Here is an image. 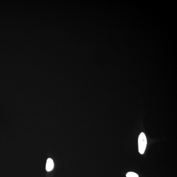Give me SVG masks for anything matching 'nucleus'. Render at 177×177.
<instances>
[{"label":"nucleus","instance_id":"2","mask_svg":"<svg viewBox=\"0 0 177 177\" xmlns=\"http://www.w3.org/2000/svg\"><path fill=\"white\" fill-rule=\"evenodd\" d=\"M54 167V163L53 160L50 158H48L46 164V170L48 172H49L53 169Z\"/></svg>","mask_w":177,"mask_h":177},{"label":"nucleus","instance_id":"3","mask_svg":"<svg viewBox=\"0 0 177 177\" xmlns=\"http://www.w3.org/2000/svg\"><path fill=\"white\" fill-rule=\"evenodd\" d=\"M126 176L127 177H139L137 174L133 172L128 173Z\"/></svg>","mask_w":177,"mask_h":177},{"label":"nucleus","instance_id":"1","mask_svg":"<svg viewBox=\"0 0 177 177\" xmlns=\"http://www.w3.org/2000/svg\"><path fill=\"white\" fill-rule=\"evenodd\" d=\"M147 144V138L143 133L139 135L138 140V150L141 154H143L145 150Z\"/></svg>","mask_w":177,"mask_h":177}]
</instances>
